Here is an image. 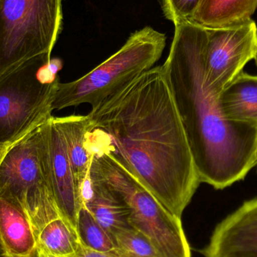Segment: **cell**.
Listing matches in <instances>:
<instances>
[{
  "mask_svg": "<svg viewBox=\"0 0 257 257\" xmlns=\"http://www.w3.org/2000/svg\"><path fill=\"white\" fill-rule=\"evenodd\" d=\"M0 257H9L3 243H2L1 239H0Z\"/></svg>",
  "mask_w": 257,
  "mask_h": 257,
  "instance_id": "obj_22",
  "label": "cell"
},
{
  "mask_svg": "<svg viewBox=\"0 0 257 257\" xmlns=\"http://www.w3.org/2000/svg\"><path fill=\"white\" fill-rule=\"evenodd\" d=\"M205 257H257V197L243 202L216 226Z\"/></svg>",
  "mask_w": 257,
  "mask_h": 257,
  "instance_id": "obj_10",
  "label": "cell"
},
{
  "mask_svg": "<svg viewBox=\"0 0 257 257\" xmlns=\"http://www.w3.org/2000/svg\"><path fill=\"white\" fill-rule=\"evenodd\" d=\"M10 147L4 146V145H0V163H1L3 157H5V155H6V153H7L8 150L9 149V148H10Z\"/></svg>",
  "mask_w": 257,
  "mask_h": 257,
  "instance_id": "obj_21",
  "label": "cell"
},
{
  "mask_svg": "<svg viewBox=\"0 0 257 257\" xmlns=\"http://www.w3.org/2000/svg\"><path fill=\"white\" fill-rule=\"evenodd\" d=\"M200 0H160L165 18L177 24L190 21Z\"/></svg>",
  "mask_w": 257,
  "mask_h": 257,
  "instance_id": "obj_19",
  "label": "cell"
},
{
  "mask_svg": "<svg viewBox=\"0 0 257 257\" xmlns=\"http://www.w3.org/2000/svg\"><path fill=\"white\" fill-rule=\"evenodd\" d=\"M79 241L76 230L62 216L48 222L36 234L37 248L58 257L73 254Z\"/></svg>",
  "mask_w": 257,
  "mask_h": 257,
  "instance_id": "obj_16",
  "label": "cell"
},
{
  "mask_svg": "<svg viewBox=\"0 0 257 257\" xmlns=\"http://www.w3.org/2000/svg\"><path fill=\"white\" fill-rule=\"evenodd\" d=\"M257 0H200L190 22L205 28L235 27L251 21Z\"/></svg>",
  "mask_w": 257,
  "mask_h": 257,
  "instance_id": "obj_15",
  "label": "cell"
},
{
  "mask_svg": "<svg viewBox=\"0 0 257 257\" xmlns=\"http://www.w3.org/2000/svg\"><path fill=\"white\" fill-rule=\"evenodd\" d=\"M42 125L11 146L0 163V198L27 214L36 236L46 223L62 216L50 184Z\"/></svg>",
  "mask_w": 257,
  "mask_h": 257,
  "instance_id": "obj_7",
  "label": "cell"
},
{
  "mask_svg": "<svg viewBox=\"0 0 257 257\" xmlns=\"http://www.w3.org/2000/svg\"><path fill=\"white\" fill-rule=\"evenodd\" d=\"M61 133L73 173L77 193L82 203V192L88 178L93 152L88 146L89 120L87 115L52 117Z\"/></svg>",
  "mask_w": 257,
  "mask_h": 257,
  "instance_id": "obj_12",
  "label": "cell"
},
{
  "mask_svg": "<svg viewBox=\"0 0 257 257\" xmlns=\"http://www.w3.org/2000/svg\"><path fill=\"white\" fill-rule=\"evenodd\" d=\"M67 257H120L117 251L102 252L93 250L83 244L81 241L78 243L76 250L73 254Z\"/></svg>",
  "mask_w": 257,
  "mask_h": 257,
  "instance_id": "obj_20",
  "label": "cell"
},
{
  "mask_svg": "<svg viewBox=\"0 0 257 257\" xmlns=\"http://www.w3.org/2000/svg\"><path fill=\"white\" fill-rule=\"evenodd\" d=\"M166 36L151 27L133 33L111 57L78 79L59 83L52 108L89 104L97 106L128 83L154 67L166 47Z\"/></svg>",
  "mask_w": 257,
  "mask_h": 257,
  "instance_id": "obj_4",
  "label": "cell"
},
{
  "mask_svg": "<svg viewBox=\"0 0 257 257\" xmlns=\"http://www.w3.org/2000/svg\"><path fill=\"white\" fill-rule=\"evenodd\" d=\"M82 205L111 235L130 227V210L123 198L90 169L82 192Z\"/></svg>",
  "mask_w": 257,
  "mask_h": 257,
  "instance_id": "obj_11",
  "label": "cell"
},
{
  "mask_svg": "<svg viewBox=\"0 0 257 257\" xmlns=\"http://www.w3.org/2000/svg\"><path fill=\"white\" fill-rule=\"evenodd\" d=\"M257 165V164H256Z\"/></svg>",
  "mask_w": 257,
  "mask_h": 257,
  "instance_id": "obj_26",
  "label": "cell"
},
{
  "mask_svg": "<svg viewBox=\"0 0 257 257\" xmlns=\"http://www.w3.org/2000/svg\"><path fill=\"white\" fill-rule=\"evenodd\" d=\"M0 239L9 256H30L37 250L36 233L28 216L3 198H0Z\"/></svg>",
  "mask_w": 257,
  "mask_h": 257,
  "instance_id": "obj_13",
  "label": "cell"
},
{
  "mask_svg": "<svg viewBox=\"0 0 257 257\" xmlns=\"http://www.w3.org/2000/svg\"><path fill=\"white\" fill-rule=\"evenodd\" d=\"M77 233L80 241L90 248L102 252L116 251L112 235L98 223L84 205L78 213Z\"/></svg>",
  "mask_w": 257,
  "mask_h": 257,
  "instance_id": "obj_17",
  "label": "cell"
},
{
  "mask_svg": "<svg viewBox=\"0 0 257 257\" xmlns=\"http://www.w3.org/2000/svg\"><path fill=\"white\" fill-rule=\"evenodd\" d=\"M254 60H255V63H256V65L257 66V51H256V57H255Z\"/></svg>",
  "mask_w": 257,
  "mask_h": 257,
  "instance_id": "obj_25",
  "label": "cell"
},
{
  "mask_svg": "<svg viewBox=\"0 0 257 257\" xmlns=\"http://www.w3.org/2000/svg\"><path fill=\"white\" fill-rule=\"evenodd\" d=\"M38 253H39V257H58L50 254V253H46V252L42 251V250H39V249H38Z\"/></svg>",
  "mask_w": 257,
  "mask_h": 257,
  "instance_id": "obj_23",
  "label": "cell"
},
{
  "mask_svg": "<svg viewBox=\"0 0 257 257\" xmlns=\"http://www.w3.org/2000/svg\"><path fill=\"white\" fill-rule=\"evenodd\" d=\"M59 69L41 58L0 75V145L12 146L53 117Z\"/></svg>",
  "mask_w": 257,
  "mask_h": 257,
  "instance_id": "obj_5",
  "label": "cell"
},
{
  "mask_svg": "<svg viewBox=\"0 0 257 257\" xmlns=\"http://www.w3.org/2000/svg\"><path fill=\"white\" fill-rule=\"evenodd\" d=\"M90 169L123 198L130 224L143 233L161 257H191L181 218L168 211L102 142L90 143Z\"/></svg>",
  "mask_w": 257,
  "mask_h": 257,
  "instance_id": "obj_3",
  "label": "cell"
},
{
  "mask_svg": "<svg viewBox=\"0 0 257 257\" xmlns=\"http://www.w3.org/2000/svg\"><path fill=\"white\" fill-rule=\"evenodd\" d=\"M112 237L120 257H161L151 241L133 226L117 231Z\"/></svg>",
  "mask_w": 257,
  "mask_h": 257,
  "instance_id": "obj_18",
  "label": "cell"
},
{
  "mask_svg": "<svg viewBox=\"0 0 257 257\" xmlns=\"http://www.w3.org/2000/svg\"><path fill=\"white\" fill-rule=\"evenodd\" d=\"M163 65L181 117L201 183L223 190L242 181L257 164V125L231 121L219 96L208 86L205 27L175 24Z\"/></svg>",
  "mask_w": 257,
  "mask_h": 257,
  "instance_id": "obj_2",
  "label": "cell"
},
{
  "mask_svg": "<svg viewBox=\"0 0 257 257\" xmlns=\"http://www.w3.org/2000/svg\"><path fill=\"white\" fill-rule=\"evenodd\" d=\"M63 0H0V75L51 60L63 26Z\"/></svg>",
  "mask_w": 257,
  "mask_h": 257,
  "instance_id": "obj_6",
  "label": "cell"
},
{
  "mask_svg": "<svg viewBox=\"0 0 257 257\" xmlns=\"http://www.w3.org/2000/svg\"><path fill=\"white\" fill-rule=\"evenodd\" d=\"M219 102L228 120L257 125V75L241 72L223 89Z\"/></svg>",
  "mask_w": 257,
  "mask_h": 257,
  "instance_id": "obj_14",
  "label": "cell"
},
{
  "mask_svg": "<svg viewBox=\"0 0 257 257\" xmlns=\"http://www.w3.org/2000/svg\"><path fill=\"white\" fill-rule=\"evenodd\" d=\"M11 257V256H9ZM27 257H39V253H38V249L31 255V256H27Z\"/></svg>",
  "mask_w": 257,
  "mask_h": 257,
  "instance_id": "obj_24",
  "label": "cell"
},
{
  "mask_svg": "<svg viewBox=\"0 0 257 257\" xmlns=\"http://www.w3.org/2000/svg\"><path fill=\"white\" fill-rule=\"evenodd\" d=\"M205 69L208 86L220 95L223 89L254 60L257 25L253 20L235 27L206 28Z\"/></svg>",
  "mask_w": 257,
  "mask_h": 257,
  "instance_id": "obj_8",
  "label": "cell"
},
{
  "mask_svg": "<svg viewBox=\"0 0 257 257\" xmlns=\"http://www.w3.org/2000/svg\"><path fill=\"white\" fill-rule=\"evenodd\" d=\"M52 117L42 125V148L50 184L62 217L77 232V220L82 203L77 193L64 139Z\"/></svg>",
  "mask_w": 257,
  "mask_h": 257,
  "instance_id": "obj_9",
  "label": "cell"
},
{
  "mask_svg": "<svg viewBox=\"0 0 257 257\" xmlns=\"http://www.w3.org/2000/svg\"><path fill=\"white\" fill-rule=\"evenodd\" d=\"M87 117L90 133L181 218L201 181L163 65L128 83Z\"/></svg>",
  "mask_w": 257,
  "mask_h": 257,
  "instance_id": "obj_1",
  "label": "cell"
}]
</instances>
